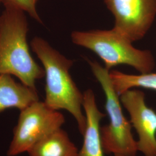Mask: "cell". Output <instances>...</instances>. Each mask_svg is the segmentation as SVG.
I'll return each instance as SVG.
<instances>
[{"mask_svg":"<svg viewBox=\"0 0 156 156\" xmlns=\"http://www.w3.org/2000/svg\"><path fill=\"white\" fill-rule=\"evenodd\" d=\"M95 77L100 83L105 96V108L109 122L101 127V135L105 153L113 156H136L137 141L132 133V126L125 117L120 95L115 89L109 70L97 62L89 61Z\"/></svg>","mask_w":156,"mask_h":156,"instance_id":"4","label":"cell"},{"mask_svg":"<svg viewBox=\"0 0 156 156\" xmlns=\"http://www.w3.org/2000/svg\"><path fill=\"white\" fill-rule=\"evenodd\" d=\"M78 147L66 131L59 128L28 151L29 156H77Z\"/></svg>","mask_w":156,"mask_h":156,"instance_id":"10","label":"cell"},{"mask_svg":"<svg viewBox=\"0 0 156 156\" xmlns=\"http://www.w3.org/2000/svg\"><path fill=\"white\" fill-rule=\"evenodd\" d=\"M30 46L45 71L44 102L54 110L64 109L71 113L77 123L80 133L83 135L86 126V118L83 111V94L69 73L73 62L63 56L41 37L33 38Z\"/></svg>","mask_w":156,"mask_h":156,"instance_id":"1","label":"cell"},{"mask_svg":"<svg viewBox=\"0 0 156 156\" xmlns=\"http://www.w3.org/2000/svg\"><path fill=\"white\" fill-rule=\"evenodd\" d=\"M0 15V75L8 74L36 90L35 82L45 76V71L34 60L27 42L28 23L26 12L3 2Z\"/></svg>","mask_w":156,"mask_h":156,"instance_id":"2","label":"cell"},{"mask_svg":"<svg viewBox=\"0 0 156 156\" xmlns=\"http://www.w3.org/2000/svg\"><path fill=\"white\" fill-rule=\"evenodd\" d=\"M20 112L8 156L28 152L40 140L62 128L66 121L62 113L47 106L44 101H37Z\"/></svg>","mask_w":156,"mask_h":156,"instance_id":"5","label":"cell"},{"mask_svg":"<svg viewBox=\"0 0 156 156\" xmlns=\"http://www.w3.org/2000/svg\"><path fill=\"white\" fill-rule=\"evenodd\" d=\"M120 100L138 135V151L144 156H156V112L146 105L145 93L131 89L120 95Z\"/></svg>","mask_w":156,"mask_h":156,"instance_id":"7","label":"cell"},{"mask_svg":"<svg viewBox=\"0 0 156 156\" xmlns=\"http://www.w3.org/2000/svg\"><path fill=\"white\" fill-rule=\"evenodd\" d=\"M34 1H35V3H37V1H38V0H34Z\"/></svg>","mask_w":156,"mask_h":156,"instance_id":"13","label":"cell"},{"mask_svg":"<svg viewBox=\"0 0 156 156\" xmlns=\"http://www.w3.org/2000/svg\"><path fill=\"white\" fill-rule=\"evenodd\" d=\"M38 100L37 90L17 82L11 75H0V113L10 108L20 111Z\"/></svg>","mask_w":156,"mask_h":156,"instance_id":"9","label":"cell"},{"mask_svg":"<svg viewBox=\"0 0 156 156\" xmlns=\"http://www.w3.org/2000/svg\"><path fill=\"white\" fill-rule=\"evenodd\" d=\"M2 1H3V0H0V4H1V3H2Z\"/></svg>","mask_w":156,"mask_h":156,"instance_id":"14","label":"cell"},{"mask_svg":"<svg viewBox=\"0 0 156 156\" xmlns=\"http://www.w3.org/2000/svg\"></svg>","mask_w":156,"mask_h":156,"instance_id":"15","label":"cell"},{"mask_svg":"<svg viewBox=\"0 0 156 156\" xmlns=\"http://www.w3.org/2000/svg\"><path fill=\"white\" fill-rule=\"evenodd\" d=\"M83 108L86 118V126L84 133L83 142L77 156H104L100 123L105 116L97 105L94 91L86 90L83 93Z\"/></svg>","mask_w":156,"mask_h":156,"instance_id":"8","label":"cell"},{"mask_svg":"<svg viewBox=\"0 0 156 156\" xmlns=\"http://www.w3.org/2000/svg\"><path fill=\"white\" fill-rule=\"evenodd\" d=\"M3 2L10 3L16 6L26 13H27L37 22L40 23H42L37 10V3H35L34 0H3L2 3Z\"/></svg>","mask_w":156,"mask_h":156,"instance_id":"12","label":"cell"},{"mask_svg":"<svg viewBox=\"0 0 156 156\" xmlns=\"http://www.w3.org/2000/svg\"><path fill=\"white\" fill-rule=\"evenodd\" d=\"M71 37L74 44L95 53L108 70L118 65L126 64L141 73H151L155 67L154 58L150 51L135 48L133 42L113 28L74 31Z\"/></svg>","mask_w":156,"mask_h":156,"instance_id":"3","label":"cell"},{"mask_svg":"<svg viewBox=\"0 0 156 156\" xmlns=\"http://www.w3.org/2000/svg\"><path fill=\"white\" fill-rule=\"evenodd\" d=\"M115 17L113 29L131 42L142 39L154 22L156 0H104Z\"/></svg>","mask_w":156,"mask_h":156,"instance_id":"6","label":"cell"},{"mask_svg":"<svg viewBox=\"0 0 156 156\" xmlns=\"http://www.w3.org/2000/svg\"><path fill=\"white\" fill-rule=\"evenodd\" d=\"M109 76L113 87L119 95L134 87H142L156 91V73L129 75L113 70L109 72Z\"/></svg>","mask_w":156,"mask_h":156,"instance_id":"11","label":"cell"}]
</instances>
